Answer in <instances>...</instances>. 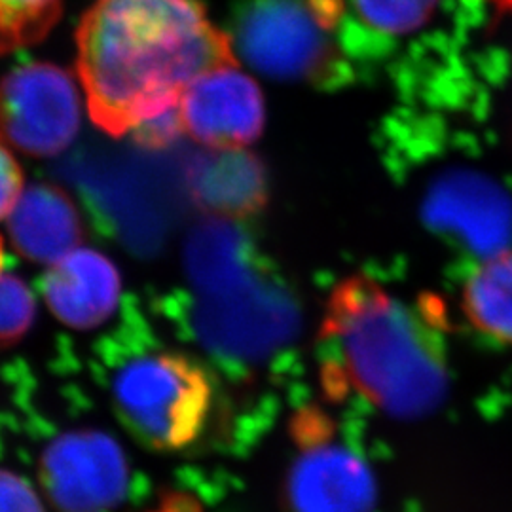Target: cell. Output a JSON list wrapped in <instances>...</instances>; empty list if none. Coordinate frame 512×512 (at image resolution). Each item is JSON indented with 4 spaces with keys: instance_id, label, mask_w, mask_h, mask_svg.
Listing matches in <instances>:
<instances>
[{
    "instance_id": "d6986e66",
    "label": "cell",
    "mask_w": 512,
    "mask_h": 512,
    "mask_svg": "<svg viewBox=\"0 0 512 512\" xmlns=\"http://www.w3.org/2000/svg\"><path fill=\"white\" fill-rule=\"evenodd\" d=\"M148 512H203L196 497L183 492H169L162 497L158 507Z\"/></svg>"
},
{
    "instance_id": "6da1fadb",
    "label": "cell",
    "mask_w": 512,
    "mask_h": 512,
    "mask_svg": "<svg viewBox=\"0 0 512 512\" xmlns=\"http://www.w3.org/2000/svg\"><path fill=\"white\" fill-rule=\"evenodd\" d=\"M76 46L93 124L112 137L179 109L203 73L238 65L198 0H95Z\"/></svg>"
},
{
    "instance_id": "7a4b0ae2",
    "label": "cell",
    "mask_w": 512,
    "mask_h": 512,
    "mask_svg": "<svg viewBox=\"0 0 512 512\" xmlns=\"http://www.w3.org/2000/svg\"><path fill=\"white\" fill-rule=\"evenodd\" d=\"M321 336L336 359L330 376L340 374L336 380L387 414L420 416L446 391L435 321L366 275H351L332 291Z\"/></svg>"
},
{
    "instance_id": "ac0fdd59",
    "label": "cell",
    "mask_w": 512,
    "mask_h": 512,
    "mask_svg": "<svg viewBox=\"0 0 512 512\" xmlns=\"http://www.w3.org/2000/svg\"><path fill=\"white\" fill-rule=\"evenodd\" d=\"M181 133H184L183 124H181L179 109H177L133 129L131 137L139 147L148 148V150H162V148L169 147L171 143H175Z\"/></svg>"
},
{
    "instance_id": "52a82bcc",
    "label": "cell",
    "mask_w": 512,
    "mask_h": 512,
    "mask_svg": "<svg viewBox=\"0 0 512 512\" xmlns=\"http://www.w3.org/2000/svg\"><path fill=\"white\" fill-rule=\"evenodd\" d=\"M317 414L300 412L293 437L300 446L285 478V507L289 512H368L372 482L361 461L348 450L327 444Z\"/></svg>"
},
{
    "instance_id": "30bf717a",
    "label": "cell",
    "mask_w": 512,
    "mask_h": 512,
    "mask_svg": "<svg viewBox=\"0 0 512 512\" xmlns=\"http://www.w3.org/2000/svg\"><path fill=\"white\" fill-rule=\"evenodd\" d=\"M8 234L25 260L52 266L84 241V222L71 196L50 183L27 186L8 215Z\"/></svg>"
},
{
    "instance_id": "5bb4252c",
    "label": "cell",
    "mask_w": 512,
    "mask_h": 512,
    "mask_svg": "<svg viewBox=\"0 0 512 512\" xmlns=\"http://www.w3.org/2000/svg\"><path fill=\"white\" fill-rule=\"evenodd\" d=\"M359 18L385 35H408L421 29L439 0H353Z\"/></svg>"
},
{
    "instance_id": "8992f818",
    "label": "cell",
    "mask_w": 512,
    "mask_h": 512,
    "mask_svg": "<svg viewBox=\"0 0 512 512\" xmlns=\"http://www.w3.org/2000/svg\"><path fill=\"white\" fill-rule=\"evenodd\" d=\"M38 478L59 512H107L128 492V459L107 433L76 429L46 446Z\"/></svg>"
},
{
    "instance_id": "9c48e42d",
    "label": "cell",
    "mask_w": 512,
    "mask_h": 512,
    "mask_svg": "<svg viewBox=\"0 0 512 512\" xmlns=\"http://www.w3.org/2000/svg\"><path fill=\"white\" fill-rule=\"evenodd\" d=\"M42 287L55 319L71 329L92 330L118 308L122 277L109 256L78 247L50 266Z\"/></svg>"
},
{
    "instance_id": "5b68a950",
    "label": "cell",
    "mask_w": 512,
    "mask_h": 512,
    "mask_svg": "<svg viewBox=\"0 0 512 512\" xmlns=\"http://www.w3.org/2000/svg\"><path fill=\"white\" fill-rule=\"evenodd\" d=\"M80 129L74 78L52 63H31L0 82V135L31 156H55Z\"/></svg>"
},
{
    "instance_id": "277c9868",
    "label": "cell",
    "mask_w": 512,
    "mask_h": 512,
    "mask_svg": "<svg viewBox=\"0 0 512 512\" xmlns=\"http://www.w3.org/2000/svg\"><path fill=\"white\" fill-rule=\"evenodd\" d=\"M116 416L154 452H179L202 437L215 403L207 368L181 351H156L122 366L112 384Z\"/></svg>"
},
{
    "instance_id": "ffe728a7",
    "label": "cell",
    "mask_w": 512,
    "mask_h": 512,
    "mask_svg": "<svg viewBox=\"0 0 512 512\" xmlns=\"http://www.w3.org/2000/svg\"><path fill=\"white\" fill-rule=\"evenodd\" d=\"M2 268H4V243L0 238V274H2Z\"/></svg>"
},
{
    "instance_id": "4fadbf2b",
    "label": "cell",
    "mask_w": 512,
    "mask_h": 512,
    "mask_svg": "<svg viewBox=\"0 0 512 512\" xmlns=\"http://www.w3.org/2000/svg\"><path fill=\"white\" fill-rule=\"evenodd\" d=\"M61 10L63 0H0V54L42 40Z\"/></svg>"
},
{
    "instance_id": "9a60e30c",
    "label": "cell",
    "mask_w": 512,
    "mask_h": 512,
    "mask_svg": "<svg viewBox=\"0 0 512 512\" xmlns=\"http://www.w3.org/2000/svg\"><path fill=\"white\" fill-rule=\"evenodd\" d=\"M37 319V300L14 274H0V349L19 344Z\"/></svg>"
},
{
    "instance_id": "e0dca14e",
    "label": "cell",
    "mask_w": 512,
    "mask_h": 512,
    "mask_svg": "<svg viewBox=\"0 0 512 512\" xmlns=\"http://www.w3.org/2000/svg\"><path fill=\"white\" fill-rule=\"evenodd\" d=\"M23 171L0 135V220L6 219L23 194Z\"/></svg>"
},
{
    "instance_id": "7c38bea8",
    "label": "cell",
    "mask_w": 512,
    "mask_h": 512,
    "mask_svg": "<svg viewBox=\"0 0 512 512\" xmlns=\"http://www.w3.org/2000/svg\"><path fill=\"white\" fill-rule=\"evenodd\" d=\"M463 310L478 332L512 344V251L488 258L471 274Z\"/></svg>"
},
{
    "instance_id": "ba28073f",
    "label": "cell",
    "mask_w": 512,
    "mask_h": 512,
    "mask_svg": "<svg viewBox=\"0 0 512 512\" xmlns=\"http://www.w3.org/2000/svg\"><path fill=\"white\" fill-rule=\"evenodd\" d=\"M184 133L211 150L249 147L264 131V97L238 65L198 76L179 103Z\"/></svg>"
},
{
    "instance_id": "8fae6325",
    "label": "cell",
    "mask_w": 512,
    "mask_h": 512,
    "mask_svg": "<svg viewBox=\"0 0 512 512\" xmlns=\"http://www.w3.org/2000/svg\"><path fill=\"white\" fill-rule=\"evenodd\" d=\"M188 186L203 211L222 217H247L268 202L266 169L243 148L211 150L194 158Z\"/></svg>"
},
{
    "instance_id": "2e32d148",
    "label": "cell",
    "mask_w": 512,
    "mask_h": 512,
    "mask_svg": "<svg viewBox=\"0 0 512 512\" xmlns=\"http://www.w3.org/2000/svg\"><path fill=\"white\" fill-rule=\"evenodd\" d=\"M0 512H46L35 488L12 471L0 469Z\"/></svg>"
},
{
    "instance_id": "3957f363",
    "label": "cell",
    "mask_w": 512,
    "mask_h": 512,
    "mask_svg": "<svg viewBox=\"0 0 512 512\" xmlns=\"http://www.w3.org/2000/svg\"><path fill=\"white\" fill-rule=\"evenodd\" d=\"M342 12V0H241L230 38L256 73L332 86L346 74L334 40Z\"/></svg>"
}]
</instances>
